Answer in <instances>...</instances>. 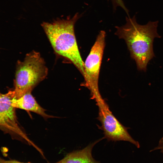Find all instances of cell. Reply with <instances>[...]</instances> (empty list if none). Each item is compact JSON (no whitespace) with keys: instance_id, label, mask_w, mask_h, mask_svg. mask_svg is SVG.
<instances>
[{"instance_id":"cell-10","label":"cell","mask_w":163,"mask_h":163,"mask_svg":"<svg viewBox=\"0 0 163 163\" xmlns=\"http://www.w3.org/2000/svg\"><path fill=\"white\" fill-rule=\"evenodd\" d=\"M0 163H25L15 160H6L0 157Z\"/></svg>"},{"instance_id":"cell-8","label":"cell","mask_w":163,"mask_h":163,"mask_svg":"<svg viewBox=\"0 0 163 163\" xmlns=\"http://www.w3.org/2000/svg\"><path fill=\"white\" fill-rule=\"evenodd\" d=\"M102 139L92 143L83 149L67 154L63 158L55 163H100L92 156L93 146Z\"/></svg>"},{"instance_id":"cell-11","label":"cell","mask_w":163,"mask_h":163,"mask_svg":"<svg viewBox=\"0 0 163 163\" xmlns=\"http://www.w3.org/2000/svg\"><path fill=\"white\" fill-rule=\"evenodd\" d=\"M30 163V162H28V163Z\"/></svg>"},{"instance_id":"cell-1","label":"cell","mask_w":163,"mask_h":163,"mask_svg":"<svg viewBox=\"0 0 163 163\" xmlns=\"http://www.w3.org/2000/svg\"><path fill=\"white\" fill-rule=\"evenodd\" d=\"M126 21L124 25L116 27L115 34L125 40L138 70L145 72L148 63L155 56L154 39L161 37L157 32L158 21H149L145 25H141L137 23L135 15L132 18L126 17Z\"/></svg>"},{"instance_id":"cell-3","label":"cell","mask_w":163,"mask_h":163,"mask_svg":"<svg viewBox=\"0 0 163 163\" xmlns=\"http://www.w3.org/2000/svg\"><path fill=\"white\" fill-rule=\"evenodd\" d=\"M48 71L40 53L35 51L27 54L23 61H18L13 90L14 98L18 99L27 92L31 91L45 78Z\"/></svg>"},{"instance_id":"cell-9","label":"cell","mask_w":163,"mask_h":163,"mask_svg":"<svg viewBox=\"0 0 163 163\" xmlns=\"http://www.w3.org/2000/svg\"><path fill=\"white\" fill-rule=\"evenodd\" d=\"M153 150H160L163 155V136L159 140L158 145L153 149Z\"/></svg>"},{"instance_id":"cell-4","label":"cell","mask_w":163,"mask_h":163,"mask_svg":"<svg viewBox=\"0 0 163 163\" xmlns=\"http://www.w3.org/2000/svg\"><path fill=\"white\" fill-rule=\"evenodd\" d=\"M106 34L101 31L84 62V82L82 85L90 91L91 99L95 102L103 99L98 88V78L104 50Z\"/></svg>"},{"instance_id":"cell-6","label":"cell","mask_w":163,"mask_h":163,"mask_svg":"<svg viewBox=\"0 0 163 163\" xmlns=\"http://www.w3.org/2000/svg\"><path fill=\"white\" fill-rule=\"evenodd\" d=\"M13 90L0 96V127L8 131L21 134L16 115L15 108L11 104Z\"/></svg>"},{"instance_id":"cell-7","label":"cell","mask_w":163,"mask_h":163,"mask_svg":"<svg viewBox=\"0 0 163 163\" xmlns=\"http://www.w3.org/2000/svg\"><path fill=\"white\" fill-rule=\"evenodd\" d=\"M11 104L14 108L32 111L39 114L44 117H52L46 114L45 110L37 103L31 94V91L27 92L18 99L13 98Z\"/></svg>"},{"instance_id":"cell-12","label":"cell","mask_w":163,"mask_h":163,"mask_svg":"<svg viewBox=\"0 0 163 163\" xmlns=\"http://www.w3.org/2000/svg\"><path fill=\"white\" fill-rule=\"evenodd\" d=\"M1 94H0V95H1Z\"/></svg>"},{"instance_id":"cell-5","label":"cell","mask_w":163,"mask_h":163,"mask_svg":"<svg viewBox=\"0 0 163 163\" xmlns=\"http://www.w3.org/2000/svg\"><path fill=\"white\" fill-rule=\"evenodd\" d=\"M96 103L99 111L97 118L101 123L100 128L103 131L104 138L109 141H128L139 148V142L133 138L128 132V128L113 114L104 100Z\"/></svg>"},{"instance_id":"cell-2","label":"cell","mask_w":163,"mask_h":163,"mask_svg":"<svg viewBox=\"0 0 163 163\" xmlns=\"http://www.w3.org/2000/svg\"><path fill=\"white\" fill-rule=\"evenodd\" d=\"M82 16L77 13L72 17L57 18L51 23L43 22L41 26L55 53L70 61L84 77L82 61L75 35L74 25Z\"/></svg>"}]
</instances>
